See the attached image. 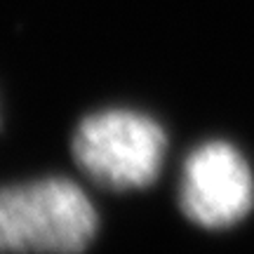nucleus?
I'll use <instances>...</instances> for the list:
<instances>
[{"label": "nucleus", "mask_w": 254, "mask_h": 254, "mask_svg": "<svg viewBox=\"0 0 254 254\" xmlns=\"http://www.w3.org/2000/svg\"><path fill=\"white\" fill-rule=\"evenodd\" d=\"M179 202L184 214L205 228L238 224L254 205V177L236 146L207 141L184 163Z\"/></svg>", "instance_id": "7ed1b4c3"}, {"label": "nucleus", "mask_w": 254, "mask_h": 254, "mask_svg": "<svg viewBox=\"0 0 254 254\" xmlns=\"http://www.w3.org/2000/svg\"><path fill=\"white\" fill-rule=\"evenodd\" d=\"M167 136L139 111L92 113L73 134V158L94 182L109 189H144L163 167Z\"/></svg>", "instance_id": "f03ea898"}, {"label": "nucleus", "mask_w": 254, "mask_h": 254, "mask_svg": "<svg viewBox=\"0 0 254 254\" xmlns=\"http://www.w3.org/2000/svg\"><path fill=\"white\" fill-rule=\"evenodd\" d=\"M87 193L64 177L0 189V252L78 254L97 233Z\"/></svg>", "instance_id": "f257e3e1"}]
</instances>
